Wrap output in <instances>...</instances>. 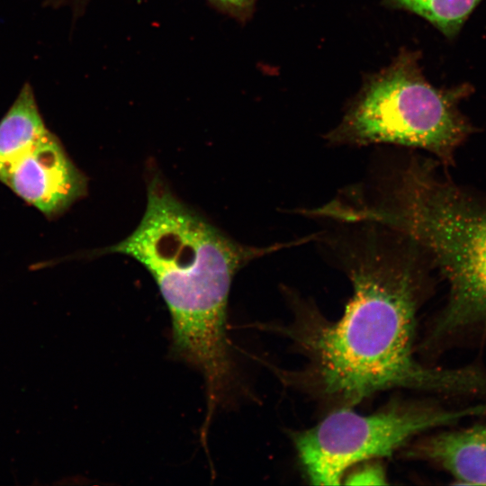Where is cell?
<instances>
[{
  "instance_id": "cell-1",
  "label": "cell",
  "mask_w": 486,
  "mask_h": 486,
  "mask_svg": "<svg viewBox=\"0 0 486 486\" xmlns=\"http://www.w3.org/2000/svg\"><path fill=\"white\" fill-rule=\"evenodd\" d=\"M356 235L336 239L352 296L337 320L288 291L292 320L274 329L305 359L282 380L330 410L351 408L376 392L408 389L486 402V370L442 368L418 361V311L432 292L434 266L413 240L375 223H354Z\"/></svg>"
},
{
  "instance_id": "cell-2",
  "label": "cell",
  "mask_w": 486,
  "mask_h": 486,
  "mask_svg": "<svg viewBox=\"0 0 486 486\" xmlns=\"http://www.w3.org/2000/svg\"><path fill=\"white\" fill-rule=\"evenodd\" d=\"M147 206L131 234L98 254L118 253L140 263L168 309L175 356L199 371L207 404L225 401L234 382L226 337L229 294L235 274L249 262L318 238V233L266 247L241 244L184 203L153 174Z\"/></svg>"
},
{
  "instance_id": "cell-3",
  "label": "cell",
  "mask_w": 486,
  "mask_h": 486,
  "mask_svg": "<svg viewBox=\"0 0 486 486\" xmlns=\"http://www.w3.org/2000/svg\"><path fill=\"white\" fill-rule=\"evenodd\" d=\"M438 165L411 157L373 191L347 193L327 209L334 221L375 223L404 234L446 280V302L421 343L430 354L486 344V195L443 176Z\"/></svg>"
},
{
  "instance_id": "cell-4",
  "label": "cell",
  "mask_w": 486,
  "mask_h": 486,
  "mask_svg": "<svg viewBox=\"0 0 486 486\" xmlns=\"http://www.w3.org/2000/svg\"><path fill=\"white\" fill-rule=\"evenodd\" d=\"M473 131L454 96L426 80L418 54L402 50L387 68L366 78L325 139L337 146L418 148L446 168L454 166L458 148Z\"/></svg>"
},
{
  "instance_id": "cell-5",
  "label": "cell",
  "mask_w": 486,
  "mask_h": 486,
  "mask_svg": "<svg viewBox=\"0 0 486 486\" xmlns=\"http://www.w3.org/2000/svg\"><path fill=\"white\" fill-rule=\"evenodd\" d=\"M485 416L483 401L448 409L432 400H396L367 415L351 408L333 410L314 427L291 436L309 482L338 485L352 466L389 456L416 436Z\"/></svg>"
},
{
  "instance_id": "cell-6",
  "label": "cell",
  "mask_w": 486,
  "mask_h": 486,
  "mask_svg": "<svg viewBox=\"0 0 486 486\" xmlns=\"http://www.w3.org/2000/svg\"><path fill=\"white\" fill-rule=\"evenodd\" d=\"M0 182L48 217L64 212L87 192L86 176L50 131L13 162Z\"/></svg>"
},
{
  "instance_id": "cell-7",
  "label": "cell",
  "mask_w": 486,
  "mask_h": 486,
  "mask_svg": "<svg viewBox=\"0 0 486 486\" xmlns=\"http://www.w3.org/2000/svg\"><path fill=\"white\" fill-rule=\"evenodd\" d=\"M407 456L437 466L459 483L486 485V423L422 437Z\"/></svg>"
},
{
  "instance_id": "cell-8",
  "label": "cell",
  "mask_w": 486,
  "mask_h": 486,
  "mask_svg": "<svg viewBox=\"0 0 486 486\" xmlns=\"http://www.w3.org/2000/svg\"><path fill=\"white\" fill-rule=\"evenodd\" d=\"M49 131L32 89L29 84H25L0 121V175Z\"/></svg>"
},
{
  "instance_id": "cell-9",
  "label": "cell",
  "mask_w": 486,
  "mask_h": 486,
  "mask_svg": "<svg viewBox=\"0 0 486 486\" xmlns=\"http://www.w3.org/2000/svg\"><path fill=\"white\" fill-rule=\"evenodd\" d=\"M482 0H383L389 7L404 9L428 20L446 36L458 33Z\"/></svg>"
},
{
  "instance_id": "cell-10",
  "label": "cell",
  "mask_w": 486,
  "mask_h": 486,
  "mask_svg": "<svg viewBox=\"0 0 486 486\" xmlns=\"http://www.w3.org/2000/svg\"><path fill=\"white\" fill-rule=\"evenodd\" d=\"M342 480L346 485L387 484L383 467L374 460L364 461L352 466Z\"/></svg>"
},
{
  "instance_id": "cell-11",
  "label": "cell",
  "mask_w": 486,
  "mask_h": 486,
  "mask_svg": "<svg viewBox=\"0 0 486 486\" xmlns=\"http://www.w3.org/2000/svg\"><path fill=\"white\" fill-rule=\"evenodd\" d=\"M232 11L246 13L249 11L256 0H213Z\"/></svg>"
}]
</instances>
